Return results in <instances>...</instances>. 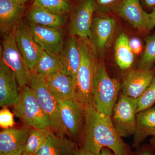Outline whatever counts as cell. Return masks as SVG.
Listing matches in <instances>:
<instances>
[{
  "label": "cell",
  "mask_w": 155,
  "mask_h": 155,
  "mask_svg": "<svg viewBox=\"0 0 155 155\" xmlns=\"http://www.w3.org/2000/svg\"><path fill=\"white\" fill-rule=\"evenodd\" d=\"M117 14L138 30L148 31V14L142 8L139 0H124Z\"/></svg>",
  "instance_id": "cell-18"
},
{
  "label": "cell",
  "mask_w": 155,
  "mask_h": 155,
  "mask_svg": "<svg viewBox=\"0 0 155 155\" xmlns=\"http://www.w3.org/2000/svg\"><path fill=\"white\" fill-rule=\"evenodd\" d=\"M143 2L148 8L153 9L155 7V0H143Z\"/></svg>",
  "instance_id": "cell-36"
},
{
  "label": "cell",
  "mask_w": 155,
  "mask_h": 155,
  "mask_svg": "<svg viewBox=\"0 0 155 155\" xmlns=\"http://www.w3.org/2000/svg\"></svg>",
  "instance_id": "cell-40"
},
{
  "label": "cell",
  "mask_w": 155,
  "mask_h": 155,
  "mask_svg": "<svg viewBox=\"0 0 155 155\" xmlns=\"http://www.w3.org/2000/svg\"><path fill=\"white\" fill-rule=\"evenodd\" d=\"M121 89L119 81L108 75L104 63H99L93 88V104L97 110L112 116Z\"/></svg>",
  "instance_id": "cell-3"
},
{
  "label": "cell",
  "mask_w": 155,
  "mask_h": 155,
  "mask_svg": "<svg viewBox=\"0 0 155 155\" xmlns=\"http://www.w3.org/2000/svg\"><path fill=\"white\" fill-rule=\"evenodd\" d=\"M155 135V106L138 112L132 145L138 148L147 137Z\"/></svg>",
  "instance_id": "cell-19"
},
{
  "label": "cell",
  "mask_w": 155,
  "mask_h": 155,
  "mask_svg": "<svg viewBox=\"0 0 155 155\" xmlns=\"http://www.w3.org/2000/svg\"><path fill=\"white\" fill-rule=\"evenodd\" d=\"M137 110V99L120 94L114 106L111 119L115 129L122 138L134 134Z\"/></svg>",
  "instance_id": "cell-7"
},
{
  "label": "cell",
  "mask_w": 155,
  "mask_h": 155,
  "mask_svg": "<svg viewBox=\"0 0 155 155\" xmlns=\"http://www.w3.org/2000/svg\"><path fill=\"white\" fill-rule=\"evenodd\" d=\"M19 90V97L13 106L15 115L25 126L32 128L52 129L51 122L42 109L30 86L26 85Z\"/></svg>",
  "instance_id": "cell-4"
},
{
  "label": "cell",
  "mask_w": 155,
  "mask_h": 155,
  "mask_svg": "<svg viewBox=\"0 0 155 155\" xmlns=\"http://www.w3.org/2000/svg\"><path fill=\"white\" fill-rule=\"evenodd\" d=\"M14 115L8 108L4 107L0 111V126L4 129L14 127L15 125Z\"/></svg>",
  "instance_id": "cell-30"
},
{
  "label": "cell",
  "mask_w": 155,
  "mask_h": 155,
  "mask_svg": "<svg viewBox=\"0 0 155 155\" xmlns=\"http://www.w3.org/2000/svg\"><path fill=\"white\" fill-rule=\"evenodd\" d=\"M152 69H153V70H154V71H155V67H153V68Z\"/></svg>",
  "instance_id": "cell-39"
},
{
  "label": "cell",
  "mask_w": 155,
  "mask_h": 155,
  "mask_svg": "<svg viewBox=\"0 0 155 155\" xmlns=\"http://www.w3.org/2000/svg\"><path fill=\"white\" fill-rule=\"evenodd\" d=\"M155 63V33L145 38L144 51L137 69H151Z\"/></svg>",
  "instance_id": "cell-27"
},
{
  "label": "cell",
  "mask_w": 155,
  "mask_h": 155,
  "mask_svg": "<svg viewBox=\"0 0 155 155\" xmlns=\"http://www.w3.org/2000/svg\"><path fill=\"white\" fill-rule=\"evenodd\" d=\"M29 86L34 92L43 110L51 122L53 131L58 135L69 136L61 121L58 101L50 91L44 76L35 72H31Z\"/></svg>",
  "instance_id": "cell-5"
},
{
  "label": "cell",
  "mask_w": 155,
  "mask_h": 155,
  "mask_svg": "<svg viewBox=\"0 0 155 155\" xmlns=\"http://www.w3.org/2000/svg\"><path fill=\"white\" fill-rule=\"evenodd\" d=\"M150 144L151 145L155 148V135L152 137L150 140Z\"/></svg>",
  "instance_id": "cell-38"
},
{
  "label": "cell",
  "mask_w": 155,
  "mask_h": 155,
  "mask_svg": "<svg viewBox=\"0 0 155 155\" xmlns=\"http://www.w3.org/2000/svg\"><path fill=\"white\" fill-rule=\"evenodd\" d=\"M0 59L15 74L19 88L29 86L31 72L19 51L13 30L3 34Z\"/></svg>",
  "instance_id": "cell-6"
},
{
  "label": "cell",
  "mask_w": 155,
  "mask_h": 155,
  "mask_svg": "<svg viewBox=\"0 0 155 155\" xmlns=\"http://www.w3.org/2000/svg\"><path fill=\"white\" fill-rule=\"evenodd\" d=\"M16 75L0 59V107L13 106L19 94Z\"/></svg>",
  "instance_id": "cell-16"
},
{
  "label": "cell",
  "mask_w": 155,
  "mask_h": 155,
  "mask_svg": "<svg viewBox=\"0 0 155 155\" xmlns=\"http://www.w3.org/2000/svg\"><path fill=\"white\" fill-rule=\"evenodd\" d=\"M134 55L130 48L128 37L125 33H121L116 39L114 48L116 64L120 69L127 70L133 65Z\"/></svg>",
  "instance_id": "cell-23"
},
{
  "label": "cell",
  "mask_w": 155,
  "mask_h": 155,
  "mask_svg": "<svg viewBox=\"0 0 155 155\" xmlns=\"http://www.w3.org/2000/svg\"><path fill=\"white\" fill-rule=\"evenodd\" d=\"M12 1H13L14 3L17 4V5L22 6V5H23L24 3L26 2L28 0H12Z\"/></svg>",
  "instance_id": "cell-37"
},
{
  "label": "cell",
  "mask_w": 155,
  "mask_h": 155,
  "mask_svg": "<svg viewBox=\"0 0 155 155\" xmlns=\"http://www.w3.org/2000/svg\"><path fill=\"white\" fill-rule=\"evenodd\" d=\"M44 77L50 91L57 100L75 99V85L72 77L61 71Z\"/></svg>",
  "instance_id": "cell-17"
},
{
  "label": "cell",
  "mask_w": 155,
  "mask_h": 155,
  "mask_svg": "<svg viewBox=\"0 0 155 155\" xmlns=\"http://www.w3.org/2000/svg\"><path fill=\"white\" fill-rule=\"evenodd\" d=\"M33 6L60 15H66L72 9L69 0H33Z\"/></svg>",
  "instance_id": "cell-26"
},
{
  "label": "cell",
  "mask_w": 155,
  "mask_h": 155,
  "mask_svg": "<svg viewBox=\"0 0 155 155\" xmlns=\"http://www.w3.org/2000/svg\"><path fill=\"white\" fill-rule=\"evenodd\" d=\"M29 22L45 27L59 29L66 21V15L54 14L44 9L33 6L27 15Z\"/></svg>",
  "instance_id": "cell-21"
},
{
  "label": "cell",
  "mask_w": 155,
  "mask_h": 155,
  "mask_svg": "<svg viewBox=\"0 0 155 155\" xmlns=\"http://www.w3.org/2000/svg\"><path fill=\"white\" fill-rule=\"evenodd\" d=\"M53 132L54 131L51 128H32L22 155H36Z\"/></svg>",
  "instance_id": "cell-24"
},
{
  "label": "cell",
  "mask_w": 155,
  "mask_h": 155,
  "mask_svg": "<svg viewBox=\"0 0 155 155\" xmlns=\"http://www.w3.org/2000/svg\"><path fill=\"white\" fill-rule=\"evenodd\" d=\"M81 63L75 80V100L84 105L93 104L94 81L99 62L88 38H77Z\"/></svg>",
  "instance_id": "cell-2"
},
{
  "label": "cell",
  "mask_w": 155,
  "mask_h": 155,
  "mask_svg": "<svg viewBox=\"0 0 155 155\" xmlns=\"http://www.w3.org/2000/svg\"><path fill=\"white\" fill-rule=\"evenodd\" d=\"M61 71L72 77L75 83L76 74L81 63V53L77 38L71 35L64 44L58 56Z\"/></svg>",
  "instance_id": "cell-15"
},
{
  "label": "cell",
  "mask_w": 155,
  "mask_h": 155,
  "mask_svg": "<svg viewBox=\"0 0 155 155\" xmlns=\"http://www.w3.org/2000/svg\"><path fill=\"white\" fill-rule=\"evenodd\" d=\"M116 25L115 19L109 14H101L93 19L88 38L98 57L104 54L110 46Z\"/></svg>",
  "instance_id": "cell-9"
},
{
  "label": "cell",
  "mask_w": 155,
  "mask_h": 155,
  "mask_svg": "<svg viewBox=\"0 0 155 155\" xmlns=\"http://www.w3.org/2000/svg\"><path fill=\"white\" fill-rule=\"evenodd\" d=\"M77 145L67 137L53 132L35 155H75Z\"/></svg>",
  "instance_id": "cell-20"
},
{
  "label": "cell",
  "mask_w": 155,
  "mask_h": 155,
  "mask_svg": "<svg viewBox=\"0 0 155 155\" xmlns=\"http://www.w3.org/2000/svg\"><path fill=\"white\" fill-rule=\"evenodd\" d=\"M23 10L12 0H0V30L4 34L13 30Z\"/></svg>",
  "instance_id": "cell-22"
},
{
  "label": "cell",
  "mask_w": 155,
  "mask_h": 155,
  "mask_svg": "<svg viewBox=\"0 0 155 155\" xmlns=\"http://www.w3.org/2000/svg\"><path fill=\"white\" fill-rule=\"evenodd\" d=\"M85 116L80 148L100 155L103 148L110 149L116 155H131L130 146L119 136L111 116L100 113L93 104L85 105Z\"/></svg>",
  "instance_id": "cell-1"
},
{
  "label": "cell",
  "mask_w": 155,
  "mask_h": 155,
  "mask_svg": "<svg viewBox=\"0 0 155 155\" xmlns=\"http://www.w3.org/2000/svg\"><path fill=\"white\" fill-rule=\"evenodd\" d=\"M75 155H97L93 153L90 152L88 151L83 149L81 148H78Z\"/></svg>",
  "instance_id": "cell-34"
},
{
  "label": "cell",
  "mask_w": 155,
  "mask_h": 155,
  "mask_svg": "<svg viewBox=\"0 0 155 155\" xmlns=\"http://www.w3.org/2000/svg\"><path fill=\"white\" fill-rule=\"evenodd\" d=\"M100 155H116L113 151L108 148H103Z\"/></svg>",
  "instance_id": "cell-35"
},
{
  "label": "cell",
  "mask_w": 155,
  "mask_h": 155,
  "mask_svg": "<svg viewBox=\"0 0 155 155\" xmlns=\"http://www.w3.org/2000/svg\"><path fill=\"white\" fill-rule=\"evenodd\" d=\"M95 11V0H82L72 9L69 25L71 35L88 38Z\"/></svg>",
  "instance_id": "cell-10"
},
{
  "label": "cell",
  "mask_w": 155,
  "mask_h": 155,
  "mask_svg": "<svg viewBox=\"0 0 155 155\" xmlns=\"http://www.w3.org/2000/svg\"><path fill=\"white\" fill-rule=\"evenodd\" d=\"M58 102L61 121L69 137L79 145L85 120V105L75 99Z\"/></svg>",
  "instance_id": "cell-8"
},
{
  "label": "cell",
  "mask_w": 155,
  "mask_h": 155,
  "mask_svg": "<svg viewBox=\"0 0 155 155\" xmlns=\"http://www.w3.org/2000/svg\"><path fill=\"white\" fill-rule=\"evenodd\" d=\"M137 100V112L152 107L155 104V76L151 83L142 95Z\"/></svg>",
  "instance_id": "cell-28"
},
{
  "label": "cell",
  "mask_w": 155,
  "mask_h": 155,
  "mask_svg": "<svg viewBox=\"0 0 155 155\" xmlns=\"http://www.w3.org/2000/svg\"><path fill=\"white\" fill-rule=\"evenodd\" d=\"M27 27L35 41L43 49L53 55L60 54L64 45L60 29L49 28L29 22Z\"/></svg>",
  "instance_id": "cell-13"
},
{
  "label": "cell",
  "mask_w": 155,
  "mask_h": 155,
  "mask_svg": "<svg viewBox=\"0 0 155 155\" xmlns=\"http://www.w3.org/2000/svg\"><path fill=\"white\" fill-rule=\"evenodd\" d=\"M59 71L61 67L58 56L51 54L41 48L40 57L34 72L46 77Z\"/></svg>",
  "instance_id": "cell-25"
},
{
  "label": "cell",
  "mask_w": 155,
  "mask_h": 155,
  "mask_svg": "<svg viewBox=\"0 0 155 155\" xmlns=\"http://www.w3.org/2000/svg\"><path fill=\"white\" fill-rule=\"evenodd\" d=\"M130 48L135 55H138L142 51L143 45L140 40L138 38L134 37L129 39Z\"/></svg>",
  "instance_id": "cell-32"
},
{
  "label": "cell",
  "mask_w": 155,
  "mask_h": 155,
  "mask_svg": "<svg viewBox=\"0 0 155 155\" xmlns=\"http://www.w3.org/2000/svg\"><path fill=\"white\" fill-rule=\"evenodd\" d=\"M155 76L153 69H130L121 84V94L138 99L151 83Z\"/></svg>",
  "instance_id": "cell-12"
},
{
  "label": "cell",
  "mask_w": 155,
  "mask_h": 155,
  "mask_svg": "<svg viewBox=\"0 0 155 155\" xmlns=\"http://www.w3.org/2000/svg\"><path fill=\"white\" fill-rule=\"evenodd\" d=\"M13 31L25 64L31 72H33L40 57L41 48L35 41L27 25L18 22Z\"/></svg>",
  "instance_id": "cell-11"
},
{
  "label": "cell",
  "mask_w": 155,
  "mask_h": 155,
  "mask_svg": "<svg viewBox=\"0 0 155 155\" xmlns=\"http://www.w3.org/2000/svg\"><path fill=\"white\" fill-rule=\"evenodd\" d=\"M124 0H95L96 11L100 14L117 13Z\"/></svg>",
  "instance_id": "cell-29"
},
{
  "label": "cell",
  "mask_w": 155,
  "mask_h": 155,
  "mask_svg": "<svg viewBox=\"0 0 155 155\" xmlns=\"http://www.w3.org/2000/svg\"><path fill=\"white\" fill-rule=\"evenodd\" d=\"M32 128L25 126L4 129L0 132V153L22 155Z\"/></svg>",
  "instance_id": "cell-14"
},
{
  "label": "cell",
  "mask_w": 155,
  "mask_h": 155,
  "mask_svg": "<svg viewBox=\"0 0 155 155\" xmlns=\"http://www.w3.org/2000/svg\"><path fill=\"white\" fill-rule=\"evenodd\" d=\"M0 155H3L2 154L0 153Z\"/></svg>",
  "instance_id": "cell-41"
},
{
  "label": "cell",
  "mask_w": 155,
  "mask_h": 155,
  "mask_svg": "<svg viewBox=\"0 0 155 155\" xmlns=\"http://www.w3.org/2000/svg\"><path fill=\"white\" fill-rule=\"evenodd\" d=\"M131 155H155V148L150 144H144L136 149Z\"/></svg>",
  "instance_id": "cell-31"
},
{
  "label": "cell",
  "mask_w": 155,
  "mask_h": 155,
  "mask_svg": "<svg viewBox=\"0 0 155 155\" xmlns=\"http://www.w3.org/2000/svg\"><path fill=\"white\" fill-rule=\"evenodd\" d=\"M155 26V7L153 8L152 11L148 14L147 22V29L148 31L151 30Z\"/></svg>",
  "instance_id": "cell-33"
}]
</instances>
